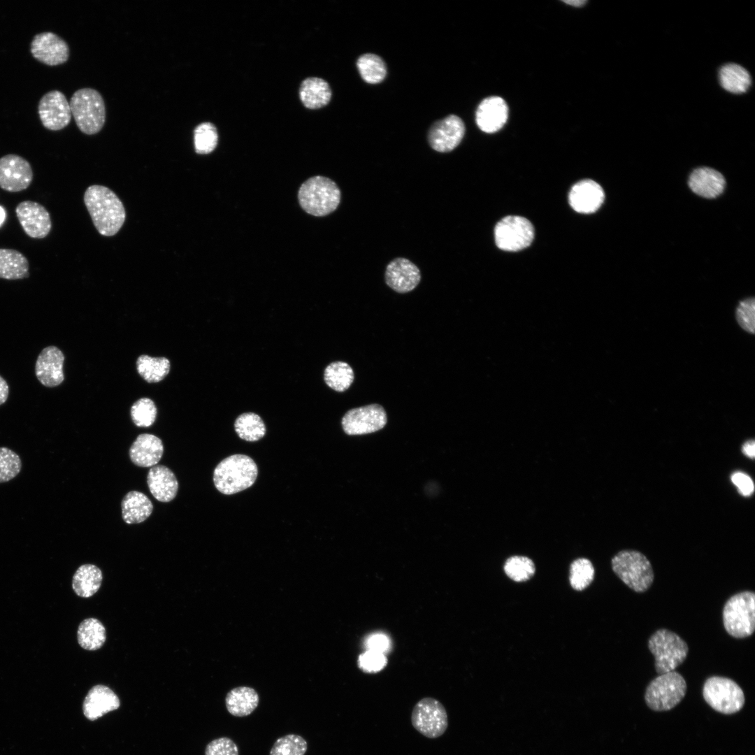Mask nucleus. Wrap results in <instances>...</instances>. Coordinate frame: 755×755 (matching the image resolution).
Listing matches in <instances>:
<instances>
[{"label":"nucleus","instance_id":"11","mask_svg":"<svg viewBox=\"0 0 755 755\" xmlns=\"http://www.w3.org/2000/svg\"><path fill=\"white\" fill-rule=\"evenodd\" d=\"M494 238L497 247L501 250L518 251L527 247L532 243L534 229L526 218L510 215L496 224Z\"/></svg>","mask_w":755,"mask_h":755},{"label":"nucleus","instance_id":"4","mask_svg":"<svg viewBox=\"0 0 755 755\" xmlns=\"http://www.w3.org/2000/svg\"><path fill=\"white\" fill-rule=\"evenodd\" d=\"M69 104L71 115L82 133L92 135L101 130L106 120V108L98 91L92 88L78 89Z\"/></svg>","mask_w":755,"mask_h":755},{"label":"nucleus","instance_id":"13","mask_svg":"<svg viewBox=\"0 0 755 755\" xmlns=\"http://www.w3.org/2000/svg\"><path fill=\"white\" fill-rule=\"evenodd\" d=\"M34 178L32 168L24 157L8 154L0 158V187L9 192L26 189Z\"/></svg>","mask_w":755,"mask_h":755},{"label":"nucleus","instance_id":"47","mask_svg":"<svg viewBox=\"0 0 755 755\" xmlns=\"http://www.w3.org/2000/svg\"><path fill=\"white\" fill-rule=\"evenodd\" d=\"M368 650L384 654L390 646L388 638L382 633H375L370 636L366 641Z\"/></svg>","mask_w":755,"mask_h":755},{"label":"nucleus","instance_id":"24","mask_svg":"<svg viewBox=\"0 0 755 755\" xmlns=\"http://www.w3.org/2000/svg\"><path fill=\"white\" fill-rule=\"evenodd\" d=\"M147 484L152 496L163 503L173 500L178 490V482L175 474L164 465H155L149 470Z\"/></svg>","mask_w":755,"mask_h":755},{"label":"nucleus","instance_id":"33","mask_svg":"<svg viewBox=\"0 0 755 755\" xmlns=\"http://www.w3.org/2000/svg\"><path fill=\"white\" fill-rule=\"evenodd\" d=\"M354 378L352 367L346 362L338 361L329 364L324 369V380L328 387L338 392L346 391Z\"/></svg>","mask_w":755,"mask_h":755},{"label":"nucleus","instance_id":"12","mask_svg":"<svg viewBox=\"0 0 755 755\" xmlns=\"http://www.w3.org/2000/svg\"><path fill=\"white\" fill-rule=\"evenodd\" d=\"M387 422L384 408L373 403L348 410L343 417L341 424L346 434L356 436L376 432L383 429Z\"/></svg>","mask_w":755,"mask_h":755},{"label":"nucleus","instance_id":"21","mask_svg":"<svg viewBox=\"0 0 755 755\" xmlns=\"http://www.w3.org/2000/svg\"><path fill=\"white\" fill-rule=\"evenodd\" d=\"M475 117L477 124L482 131L495 133L504 126L508 120V105L501 97H487L479 104Z\"/></svg>","mask_w":755,"mask_h":755},{"label":"nucleus","instance_id":"30","mask_svg":"<svg viewBox=\"0 0 755 755\" xmlns=\"http://www.w3.org/2000/svg\"><path fill=\"white\" fill-rule=\"evenodd\" d=\"M102 579V572L96 566L84 564L74 573L72 587L78 596L89 598L99 589Z\"/></svg>","mask_w":755,"mask_h":755},{"label":"nucleus","instance_id":"28","mask_svg":"<svg viewBox=\"0 0 755 755\" xmlns=\"http://www.w3.org/2000/svg\"><path fill=\"white\" fill-rule=\"evenodd\" d=\"M299 96L306 108L317 109L329 103L331 98V90L324 80L308 78L304 80L300 86Z\"/></svg>","mask_w":755,"mask_h":755},{"label":"nucleus","instance_id":"37","mask_svg":"<svg viewBox=\"0 0 755 755\" xmlns=\"http://www.w3.org/2000/svg\"><path fill=\"white\" fill-rule=\"evenodd\" d=\"M218 142V134L210 122L199 124L194 131V143L197 154H206L215 150Z\"/></svg>","mask_w":755,"mask_h":755},{"label":"nucleus","instance_id":"41","mask_svg":"<svg viewBox=\"0 0 755 755\" xmlns=\"http://www.w3.org/2000/svg\"><path fill=\"white\" fill-rule=\"evenodd\" d=\"M157 412L154 403L148 398H141L136 401L130 410L133 422L139 427H149L152 425L156 419Z\"/></svg>","mask_w":755,"mask_h":755},{"label":"nucleus","instance_id":"8","mask_svg":"<svg viewBox=\"0 0 755 755\" xmlns=\"http://www.w3.org/2000/svg\"><path fill=\"white\" fill-rule=\"evenodd\" d=\"M686 692L684 678L674 670L660 674L649 682L645 691V700L654 711H668L681 702Z\"/></svg>","mask_w":755,"mask_h":755},{"label":"nucleus","instance_id":"14","mask_svg":"<svg viewBox=\"0 0 755 755\" xmlns=\"http://www.w3.org/2000/svg\"><path fill=\"white\" fill-rule=\"evenodd\" d=\"M465 134L463 120L455 115H450L435 122L428 133L429 145L439 152H448L455 149Z\"/></svg>","mask_w":755,"mask_h":755},{"label":"nucleus","instance_id":"34","mask_svg":"<svg viewBox=\"0 0 755 755\" xmlns=\"http://www.w3.org/2000/svg\"><path fill=\"white\" fill-rule=\"evenodd\" d=\"M170 367V361L166 357H151L143 354L136 361L138 373L150 383L162 380L168 374Z\"/></svg>","mask_w":755,"mask_h":755},{"label":"nucleus","instance_id":"51","mask_svg":"<svg viewBox=\"0 0 755 755\" xmlns=\"http://www.w3.org/2000/svg\"><path fill=\"white\" fill-rule=\"evenodd\" d=\"M5 216H6L5 211H4L3 208L0 206V226L3 223V222L4 219H5Z\"/></svg>","mask_w":755,"mask_h":755},{"label":"nucleus","instance_id":"27","mask_svg":"<svg viewBox=\"0 0 755 755\" xmlns=\"http://www.w3.org/2000/svg\"><path fill=\"white\" fill-rule=\"evenodd\" d=\"M257 692L249 686H238L229 691L225 698L227 711L233 716L243 717L252 714L257 707Z\"/></svg>","mask_w":755,"mask_h":755},{"label":"nucleus","instance_id":"50","mask_svg":"<svg viewBox=\"0 0 755 755\" xmlns=\"http://www.w3.org/2000/svg\"><path fill=\"white\" fill-rule=\"evenodd\" d=\"M566 3H568V4H570L571 6H582L584 4H585L587 3V1H584V0H582V1H580V0L566 1Z\"/></svg>","mask_w":755,"mask_h":755},{"label":"nucleus","instance_id":"20","mask_svg":"<svg viewBox=\"0 0 755 755\" xmlns=\"http://www.w3.org/2000/svg\"><path fill=\"white\" fill-rule=\"evenodd\" d=\"M605 194L603 188L592 180L586 179L575 184L568 200L574 210L580 213L596 212L603 204Z\"/></svg>","mask_w":755,"mask_h":755},{"label":"nucleus","instance_id":"10","mask_svg":"<svg viewBox=\"0 0 755 755\" xmlns=\"http://www.w3.org/2000/svg\"><path fill=\"white\" fill-rule=\"evenodd\" d=\"M411 722L413 727L429 738L442 735L448 726L447 714L443 705L438 700L426 697L415 705Z\"/></svg>","mask_w":755,"mask_h":755},{"label":"nucleus","instance_id":"17","mask_svg":"<svg viewBox=\"0 0 755 755\" xmlns=\"http://www.w3.org/2000/svg\"><path fill=\"white\" fill-rule=\"evenodd\" d=\"M30 48L36 59L51 66L64 63L69 56L66 42L51 31L36 34L31 42Z\"/></svg>","mask_w":755,"mask_h":755},{"label":"nucleus","instance_id":"44","mask_svg":"<svg viewBox=\"0 0 755 755\" xmlns=\"http://www.w3.org/2000/svg\"><path fill=\"white\" fill-rule=\"evenodd\" d=\"M205 755H239V752L238 746L231 738L221 737L206 745Z\"/></svg>","mask_w":755,"mask_h":755},{"label":"nucleus","instance_id":"1","mask_svg":"<svg viewBox=\"0 0 755 755\" xmlns=\"http://www.w3.org/2000/svg\"><path fill=\"white\" fill-rule=\"evenodd\" d=\"M84 202L101 235L112 236L119 231L125 221L126 213L115 192L106 187L94 185L86 189Z\"/></svg>","mask_w":755,"mask_h":755},{"label":"nucleus","instance_id":"25","mask_svg":"<svg viewBox=\"0 0 755 755\" xmlns=\"http://www.w3.org/2000/svg\"><path fill=\"white\" fill-rule=\"evenodd\" d=\"M725 184L722 174L708 167L695 169L689 180L691 189L696 194L707 199L715 198L721 194Z\"/></svg>","mask_w":755,"mask_h":755},{"label":"nucleus","instance_id":"26","mask_svg":"<svg viewBox=\"0 0 755 755\" xmlns=\"http://www.w3.org/2000/svg\"><path fill=\"white\" fill-rule=\"evenodd\" d=\"M122 517L129 524H139L152 514L153 505L149 498L141 491H131L122 498Z\"/></svg>","mask_w":755,"mask_h":755},{"label":"nucleus","instance_id":"35","mask_svg":"<svg viewBox=\"0 0 755 755\" xmlns=\"http://www.w3.org/2000/svg\"><path fill=\"white\" fill-rule=\"evenodd\" d=\"M234 429L240 438L255 442L262 438L266 432L263 419L254 412H245L235 420Z\"/></svg>","mask_w":755,"mask_h":755},{"label":"nucleus","instance_id":"15","mask_svg":"<svg viewBox=\"0 0 755 755\" xmlns=\"http://www.w3.org/2000/svg\"><path fill=\"white\" fill-rule=\"evenodd\" d=\"M40 119L47 129L59 130L69 124L71 119L69 102L57 89L44 94L38 103Z\"/></svg>","mask_w":755,"mask_h":755},{"label":"nucleus","instance_id":"7","mask_svg":"<svg viewBox=\"0 0 755 755\" xmlns=\"http://www.w3.org/2000/svg\"><path fill=\"white\" fill-rule=\"evenodd\" d=\"M648 647L655 658V669L659 675L674 671L684 661L689 652L686 642L665 628L657 630L650 636Z\"/></svg>","mask_w":755,"mask_h":755},{"label":"nucleus","instance_id":"9","mask_svg":"<svg viewBox=\"0 0 755 755\" xmlns=\"http://www.w3.org/2000/svg\"><path fill=\"white\" fill-rule=\"evenodd\" d=\"M703 696L712 708L724 714L739 712L745 702L740 686L731 679L720 676H712L705 680Z\"/></svg>","mask_w":755,"mask_h":755},{"label":"nucleus","instance_id":"32","mask_svg":"<svg viewBox=\"0 0 755 755\" xmlns=\"http://www.w3.org/2000/svg\"><path fill=\"white\" fill-rule=\"evenodd\" d=\"M78 644L86 650L100 649L106 640V629L97 619H84L79 625L77 632Z\"/></svg>","mask_w":755,"mask_h":755},{"label":"nucleus","instance_id":"29","mask_svg":"<svg viewBox=\"0 0 755 755\" xmlns=\"http://www.w3.org/2000/svg\"><path fill=\"white\" fill-rule=\"evenodd\" d=\"M29 261L20 251L0 248V278L20 280L29 276Z\"/></svg>","mask_w":755,"mask_h":755},{"label":"nucleus","instance_id":"22","mask_svg":"<svg viewBox=\"0 0 755 755\" xmlns=\"http://www.w3.org/2000/svg\"><path fill=\"white\" fill-rule=\"evenodd\" d=\"M120 705V699L112 689L105 685L98 684L88 691L83 701L82 711L87 719L94 721L103 714L118 709Z\"/></svg>","mask_w":755,"mask_h":755},{"label":"nucleus","instance_id":"18","mask_svg":"<svg viewBox=\"0 0 755 755\" xmlns=\"http://www.w3.org/2000/svg\"><path fill=\"white\" fill-rule=\"evenodd\" d=\"M384 279L390 288L398 293L404 294L411 292L418 285L421 273L419 268L411 261L398 257L387 266Z\"/></svg>","mask_w":755,"mask_h":755},{"label":"nucleus","instance_id":"23","mask_svg":"<svg viewBox=\"0 0 755 755\" xmlns=\"http://www.w3.org/2000/svg\"><path fill=\"white\" fill-rule=\"evenodd\" d=\"M164 452L161 440L157 436L142 433L137 436L129 448V456L136 466L151 467L158 463Z\"/></svg>","mask_w":755,"mask_h":755},{"label":"nucleus","instance_id":"19","mask_svg":"<svg viewBox=\"0 0 755 755\" xmlns=\"http://www.w3.org/2000/svg\"><path fill=\"white\" fill-rule=\"evenodd\" d=\"M63 352L56 346H48L38 354L35 364V374L45 387H55L64 380Z\"/></svg>","mask_w":755,"mask_h":755},{"label":"nucleus","instance_id":"45","mask_svg":"<svg viewBox=\"0 0 755 755\" xmlns=\"http://www.w3.org/2000/svg\"><path fill=\"white\" fill-rule=\"evenodd\" d=\"M359 666L366 672H378L382 670L387 662L384 654L368 650L359 657Z\"/></svg>","mask_w":755,"mask_h":755},{"label":"nucleus","instance_id":"48","mask_svg":"<svg viewBox=\"0 0 755 755\" xmlns=\"http://www.w3.org/2000/svg\"><path fill=\"white\" fill-rule=\"evenodd\" d=\"M9 387L6 380L0 375V405L3 404L8 399Z\"/></svg>","mask_w":755,"mask_h":755},{"label":"nucleus","instance_id":"16","mask_svg":"<svg viewBox=\"0 0 755 755\" xmlns=\"http://www.w3.org/2000/svg\"><path fill=\"white\" fill-rule=\"evenodd\" d=\"M17 220L25 233L33 238H44L50 232L52 222L48 210L41 203L23 201L15 208Z\"/></svg>","mask_w":755,"mask_h":755},{"label":"nucleus","instance_id":"36","mask_svg":"<svg viewBox=\"0 0 755 755\" xmlns=\"http://www.w3.org/2000/svg\"><path fill=\"white\" fill-rule=\"evenodd\" d=\"M357 66L362 79L369 84L381 82L387 75V67L383 59L378 55L366 53L361 55Z\"/></svg>","mask_w":755,"mask_h":755},{"label":"nucleus","instance_id":"46","mask_svg":"<svg viewBox=\"0 0 755 755\" xmlns=\"http://www.w3.org/2000/svg\"><path fill=\"white\" fill-rule=\"evenodd\" d=\"M731 480L742 495L747 496L754 491L753 481L747 475L736 472L732 475Z\"/></svg>","mask_w":755,"mask_h":755},{"label":"nucleus","instance_id":"42","mask_svg":"<svg viewBox=\"0 0 755 755\" xmlns=\"http://www.w3.org/2000/svg\"><path fill=\"white\" fill-rule=\"evenodd\" d=\"M22 462L17 453L9 448L0 447V483L16 477L21 470Z\"/></svg>","mask_w":755,"mask_h":755},{"label":"nucleus","instance_id":"40","mask_svg":"<svg viewBox=\"0 0 755 755\" xmlns=\"http://www.w3.org/2000/svg\"><path fill=\"white\" fill-rule=\"evenodd\" d=\"M307 749L308 743L303 737L288 734L276 740L269 755H304Z\"/></svg>","mask_w":755,"mask_h":755},{"label":"nucleus","instance_id":"38","mask_svg":"<svg viewBox=\"0 0 755 755\" xmlns=\"http://www.w3.org/2000/svg\"><path fill=\"white\" fill-rule=\"evenodd\" d=\"M594 577V568L589 559L580 558L572 562L570 568V583L574 589L582 591L586 589L592 582Z\"/></svg>","mask_w":755,"mask_h":755},{"label":"nucleus","instance_id":"43","mask_svg":"<svg viewBox=\"0 0 755 755\" xmlns=\"http://www.w3.org/2000/svg\"><path fill=\"white\" fill-rule=\"evenodd\" d=\"M754 298H747L740 301L735 310L736 320L745 331L754 333L755 326Z\"/></svg>","mask_w":755,"mask_h":755},{"label":"nucleus","instance_id":"5","mask_svg":"<svg viewBox=\"0 0 755 755\" xmlns=\"http://www.w3.org/2000/svg\"><path fill=\"white\" fill-rule=\"evenodd\" d=\"M612 568L619 578L635 592L646 591L654 580V572L647 558L635 550H622L611 561Z\"/></svg>","mask_w":755,"mask_h":755},{"label":"nucleus","instance_id":"2","mask_svg":"<svg viewBox=\"0 0 755 755\" xmlns=\"http://www.w3.org/2000/svg\"><path fill=\"white\" fill-rule=\"evenodd\" d=\"M257 475V466L251 457L233 454L217 464L213 473V482L220 492L231 495L251 487Z\"/></svg>","mask_w":755,"mask_h":755},{"label":"nucleus","instance_id":"6","mask_svg":"<svg viewBox=\"0 0 755 755\" xmlns=\"http://www.w3.org/2000/svg\"><path fill=\"white\" fill-rule=\"evenodd\" d=\"M723 623L726 632L736 638L751 635L755 628V594L745 591L731 596L723 609Z\"/></svg>","mask_w":755,"mask_h":755},{"label":"nucleus","instance_id":"39","mask_svg":"<svg viewBox=\"0 0 755 755\" xmlns=\"http://www.w3.org/2000/svg\"><path fill=\"white\" fill-rule=\"evenodd\" d=\"M535 570L533 561L524 556H512L504 564L505 574L515 582H524L534 575Z\"/></svg>","mask_w":755,"mask_h":755},{"label":"nucleus","instance_id":"31","mask_svg":"<svg viewBox=\"0 0 755 755\" xmlns=\"http://www.w3.org/2000/svg\"><path fill=\"white\" fill-rule=\"evenodd\" d=\"M719 77L722 87L733 94L745 93L751 85L749 72L736 64L723 66L719 70Z\"/></svg>","mask_w":755,"mask_h":755},{"label":"nucleus","instance_id":"49","mask_svg":"<svg viewBox=\"0 0 755 755\" xmlns=\"http://www.w3.org/2000/svg\"><path fill=\"white\" fill-rule=\"evenodd\" d=\"M743 453L749 457L754 458L755 455V444L754 440L746 442L742 446Z\"/></svg>","mask_w":755,"mask_h":755},{"label":"nucleus","instance_id":"3","mask_svg":"<svg viewBox=\"0 0 755 755\" xmlns=\"http://www.w3.org/2000/svg\"><path fill=\"white\" fill-rule=\"evenodd\" d=\"M340 191L332 180L321 175L312 177L300 187L298 199L301 208L317 217L333 213L340 202Z\"/></svg>","mask_w":755,"mask_h":755}]
</instances>
